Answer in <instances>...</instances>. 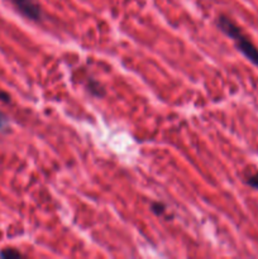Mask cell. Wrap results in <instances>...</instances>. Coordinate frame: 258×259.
I'll return each instance as SVG.
<instances>
[{"label":"cell","instance_id":"cell-1","mask_svg":"<svg viewBox=\"0 0 258 259\" xmlns=\"http://www.w3.org/2000/svg\"><path fill=\"white\" fill-rule=\"evenodd\" d=\"M217 27L224 33L225 35L230 38V39L234 42L235 48L249 61L250 63L258 67V48L252 40L248 38V35L245 34L242 30V28L237 24L235 22H233L229 17L224 14H220L217 18Z\"/></svg>","mask_w":258,"mask_h":259},{"label":"cell","instance_id":"cell-2","mask_svg":"<svg viewBox=\"0 0 258 259\" xmlns=\"http://www.w3.org/2000/svg\"><path fill=\"white\" fill-rule=\"evenodd\" d=\"M13 7L27 19L39 22L42 19V10L35 0H9Z\"/></svg>","mask_w":258,"mask_h":259},{"label":"cell","instance_id":"cell-3","mask_svg":"<svg viewBox=\"0 0 258 259\" xmlns=\"http://www.w3.org/2000/svg\"><path fill=\"white\" fill-rule=\"evenodd\" d=\"M88 90L90 91L91 95L94 96H104L105 95V90H104L103 86L100 85V83L98 82V81H94V80H90L88 82Z\"/></svg>","mask_w":258,"mask_h":259},{"label":"cell","instance_id":"cell-4","mask_svg":"<svg viewBox=\"0 0 258 259\" xmlns=\"http://www.w3.org/2000/svg\"><path fill=\"white\" fill-rule=\"evenodd\" d=\"M244 182L252 189L258 190V171H248L244 176Z\"/></svg>","mask_w":258,"mask_h":259},{"label":"cell","instance_id":"cell-5","mask_svg":"<svg viewBox=\"0 0 258 259\" xmlns=\"http://www.w3.org/2000/svg\"><path fill=\"white\" fill-rule=\"evenodd\" d=\"M151 210L154 215H157V217H162V215L166 212L167 207H166V205L162 204V202L154 201L151 204Z\"/></svg>","mask_w":258,"mask_h":259},{"label":"cell","instance_id":"cell-6","mask_svg":"<svg viewBox=\"0 0 258 259\" xmlns=\"http://www.w3.org/2000/svg\"><path fill=\"white\" fill-rule=\"evenodd\" d=\"M2 258H22L23 254L15 249H4L0 252Z\"/></svg>","mask_w":258,"mask_h":259},{"label":"cell","instance_id":"cell-7","mask_svg":"<svg viewBox=\"0 0 258 259\" xmlns=\"http://www.w3.org/2000/svg\"><path fill=\"white\" fill-rule=\"evenodd\" d=\"M10 128V121L4 113L0 111V132H8Z\"/></svg>","mask_w":258,"mask_h":259},{"label":"cell","instance_id":"cell-8","mask_svg":"<svg viewBox=\"0 0 258 259\" xmlns=\"http://www.w3.org/2000/svg\"><path fill=\"white\" fill-rule=\"evenodd\" d=\"M0 101H2V103H9L10 101L9 94H7L5 91L0 90Z\"/></svg>","mask_w":258,"mask_h":259}]
</instances>
